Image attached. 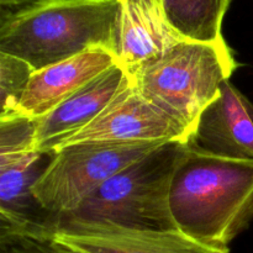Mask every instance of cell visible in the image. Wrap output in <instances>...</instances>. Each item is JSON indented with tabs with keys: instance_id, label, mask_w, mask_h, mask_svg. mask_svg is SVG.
I'll list each match as a JSON object with an SVG mask.
<instances>
[{
	"instance_id": "obj_6",
	"label": "cell",
	"mask_w": 253,
	"mask_h": 253,
	"mask_svg": "<svg viewBox=\"0 0 253 253\" xmlns=\"http://www.w3.org/2000/svg\"><path fill=\"white\" fill-rule=\"evenodd\" d=\"M189 138L190 132L188 128L147 100L127 74L123 88L113 101L101 111L100 115L86 127L72 136L62 147L78 143L157 141H179L187 143Z\"/></svg>"
},
{
	"instance_id": "obj_3",
	"label": "cell",
	"mask_w": 253,
	"mask_h": 253,
	"mask_svg": "<svg viewBox=\"0 0 253 253\" xmlns=\"http://www.w3.org/2000/svg\"><path fill=\"white\" fill-rule=\"evenodd\" d=\"M225 40H184L128 76L147 100L188 128L192 136L203 111L220 95L237 68Z\"/></svg>"
},
{
	"instance_id": "obj_10",
	"label": "cell",
	"mask_w": 253,
	"mask_h": 253,
	"mask_svg": "<svg viewBox=\"0 0 253 253\" xmlns=\"http://www.w3.org/2000/svg\"><path fill=\"white\" fill-rule=\"evenodd\" d=\"M127 73L115 64L101 73L53 111L36 120L34 151L53 153L72 136L95 120L123 88Z\"/></svg>"
},
{
	"instance_id": "obj_1",
	"label": "cell",
	"mask_w": 253,
	"mask_h": 253,
	"mask_svg": "<svg viewBox=\"0 0 253 253\" xmlns=\"http://www.w3.org/2000/svg\"><path fill=\"white\" fill-rule=\"evenodd\" d=\"M169 204L179 231L204 246L229 250L253 220V160L217 157L188 142Z\"/></svg>"
},
{
	"instance_id": "obj_8",
	"label": "cell",
	"mask_w": 253,
	"mask_h": 253,
	"mask_svg": "<svg viewBox=\"0 0 253 253\" xmlns=\"http://www.w3.org/2000/svg\"><path fill=\"white\" fill-rule=\"evenodd\" d=\"M51 158L37 151L0 156V235L49 239L58 216L39 204L32 187Z\"/></svg>"
},
{
	"instance_id": "obj_14",
	"label": "cell",
	"mask_w": 253,
	"mask_h": 253,
	"mask_svg": "<svg viewBox=\"0 0 253 253\" xmlns=\"http://www.w3.org/2000/svg\"><path fill=\"white\" fill-rule=\"evenodd\" d=\"M34 72L24 59L0 52V119L19 115L20 101Z\"/></svg>"
},
{
	"instance_id": "obj_15",
	"label": "cell",
	"mask_w": 253,
	"mask_h": 253,
	"mask_svg": "<svg viewBox=\"0 0 253 253\" xmlns=\"http://www.w3.org/2000/svg\"><path fill=\"white\" fill-rule=\"evenodd\" d=\"M36 120L17 115L0 119V156L34 151Z\"/></svg>"
},
{
	"instance_id": "obj_4",
	"label": "cell",
	"mask_w": 253,
	"mask_h": 253,
	"mask_svg": "<svg viewBox=\"0 0 253 253\" xmlns=\"http://www.w3.org/2000/svg\"><path fill=\"white\" fill-rule=\"evenodd\" d=\"M187 143L172 141L161 145L113 175L74 211L58 216L57 222H99L160 231L178 230L170 211V185Z\"/></svg>"
},
{
	"instance_id": "obj_11",
	"label": "cell",
	"mask_w": 253,
	"mask_h": 253,
	"mask_svg": "<svg viewBox=\"0 0 253 253\" xmlns=\"http://www.w3.org/2000/svg\"><path fill=\"white\" fill-rule=\"evenodd\" d=\"M115 64L118 61L113 52L93 48L35 71L17 114L32 120L43 118Z\"/></svg>"
},
{
	"instance_id": "obj_2",
	"label": "cell",
	"mask_w": 253,
	"mask_h": 253,
	"mask_svg": "<svg viewBox=\"0 0 253 253\" xmlns=\"http://www.w3.org/2000/svg\"><path fill=\"white\" fill-rule=\"evenodd\" d=\"M120 0H39L1 9L0 52L35 71L93 48L115 54Z\"/></svg>"
},
{
	"instance_id": "obj_5",
	"label": "cell",
	"mask_w": 253,
	"mask_h": 253,
	"mask_svg": "<svg viewBox=\"0 0 253 253\" xmlns=\"http://www.w3.org/2000/svg\"><path fill=\"white\" fill-rule=\"evenodd\" d=\"M166 142L78 143L59 148L32 187L46 211L56 216L74 211L113 175Z\"/></svg>"
},
{
	"instance_id": "obj_12",
	"label": "cell",
	"mask_w": 253,
	"mask_h": 253,
	"mask_svg": "<svg viewBox=\"0 0 253 253\" xmlns=\"http://www.w3.org/2000/svg\"><path fill=\"white\" fill-rule=\"evenodd\" d=\"M115 57L126 73L184 41L169 24L162 0H120Z\"/></svg>"
},
{
	"instance_id": "obj_7",
	"label": "cell",
	"mask_w": 253,
	"mask_h": 253,
	"mask_svg": "<svg viewBox=\"0 0 253 253\" xmlns=\"http://www.w3.org/2000/svg\"><path fill=\"white\" fill-rule=\"evenodd\" d=\"M49 239L76 253H230L179 230H143L99 222H57Z\"/></svg>"
},
{
	"instance_id": "obj_13",
	"label": "cell",
	"mask_w": 253,
	"mask_h": 253,
	"mask_svg": "<svg viewBox=\"0 0 253 253\" xmlns=\"http://www.w3.org/2000/svg\"><path fill=\"white\" fill-rule=\"evenodd\" d=\"M231 0H162L173 29L185 40L217 42L225 40L222 21Z\"/></svg>"
},
{
	"instance_id": "obj_17",
	"label": "cell",
	"mask_w": 253,
	"mask_h": 253,
	"mask_svg": "<svg viewBox=\"0 0 253 253\" xmlns=\"http://www.w3.org/2000/svg\"><path fill=\"white\" fill-rule=\"evenodd\" d=\"M39 0H0V6L4 10H17L20 7L27 6Z\"/></svg>"
},
{
	"instance_id": "obj_16",
	"label": "cell",
	"mask_w": 253,
	"mask_h": 253,
	"mask_svg": "<svg viewBox=\"0 0 253 253\" xmlns=\"http://www.w3.org/2000/svg\"><path fill=\"white\" fill-rule=\"evenodd\" d=\"M0 253H76L51 239L0 235Z\"/></svg>"
},
{
	"instance_id": "obj_9",
	"label": "cell",
	"mask_w": 253,
	"mask_h": 253,
	"mask_svg": "<svg viewBox=\"0 0 253 253\" xmlns=\"http://www.w3.org/2000/svg\"><path fill=\"white\" fill-rule=\"evenodd\" d=\"M188 142L217 157L253 160V104L231 82H224Z\"/></svg>"
}]
</instances>
